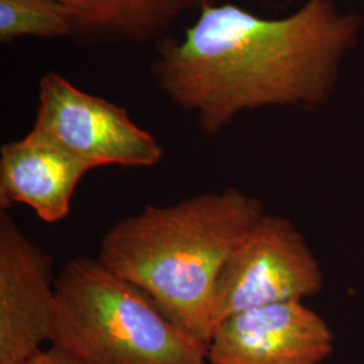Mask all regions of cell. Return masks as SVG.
Returning a JSON list of instances; mask_svg holds the SVG:
<instances>
[{"mask_svg":"<svg viewBox=\"0 0 364 364\" xmlns=\"http://www.w3.org/2000/svg\"><path fill=\"white\" fill-rule=\"evenodd\" d=\"M362 26L359 14L333 0H306L284 18L210 4L181 38L159 39L151 75L159 91L213 136L246 111L326 105Z\"/></svg>","mask_w":364,"mask_h":364,"instance_id":"cell-1","label":"cell"},{"mask_svg":"<svg viewBox=\"0 0 364 364\" xmlns=\"http://www.w3.org/2000/svg\"><path fill=\"white\" fill-rule=\"evenodd\" d=\"M263 213L259 198L234 186L147 205L103 235L97 259L208 346L212 299L224 263Z\"/></svg>","mask_w":364,"mask_h":364,"instance_id":"cell-2","label":"cell"},{"mask_svg":"<svg viewBox=\"0 0 364 364\" xmlns=\"http://www.w3.org/2000/svg\"><path fill=\"white\" fill-rule=\"evenodd\" d=\"M52 344L84 364H208L207 344L97 258L78 255L57 275Z\"/></svg>","mask_w":364,"mask_h":364,"instance_id":"cell-3","label":"cell"},{"mask_svg":"<svg viewBox=\"0 0 364 364\" xmlns=\"http://www.w3.org/2000/svg\"><path fill=\"white\" fill-rule=\"evenodd\" d=\"M323 287V269L302 232L287 218L263 213L224 263L210 308L213 331L234 314L304 302Z\"/></svg>","mask_w":364,"mask_h":364,"instance_id":"cell-4","label":"cell"},{"mask_svg":"<svg viewBox=\"0 0 364 364\" xmlns=\"http://www.w3.org/2000/svg\"><path fill=\"white\" fill-rule=\"evenodd\" d=\"M93 170L100 166L151 168L164 147L139 127L126 108L78 90L48 72L39 80L38 108L31 129Z\"/></svg>","mask_w":364,"mask_h":364,"instance_id":"cell-5","label":"cell"},{"mask_svg":"<svg viewBox=\"0 0 364 364\" xmlns=\"http://www.w3.org/2000/svg\"><path fill=\"white\" fill-rule=\"evenodd\" d=\"M55 281L52 255L0 209V364H26L52 344Z\"/></svg>","mask_w":364,"mask_h":364,"instance_id":"cell-6","label":"cell"},{"mask_svg":"<svg viewBox=\"0 0 364 364\" xmlns=\"http://www.w3.org/2000/svg\"><path fill=\"white\" fill-rule=\"evenodd\" d=\"M333 351L326 320L302 301L237 313L212 333L208 364H321Z\"/></svg>","mask_w":364,"mask_h":364,"instance_id":"cell-7","label":"cell"},{"mask_svg":"<svg viewBox=\"0 0 364 364\" xmlns=\"http://www.w3.org/2000/svg\"><path fill=\"white\" fill-rule=\"evenodd\" d=\"M91 169L30 131L0 149V209H33L41 220H64L78 183Z\"/></svg>","mask_w":364,"mask_h":364,"instance_id":"cell-8","label":"cell"},{"mask_svg":"<svg viewBox=\"0 0 364 364\" xmlns=\"http://www.w3.org/2000/svg\"><path fill=\"white\" fill-rule=\"evenodd\" d=\"M77 16V42L144 43L168 36L177 15L161 0H58Z\"/></svg>","mask_w":364,"mask_h":364,"instance_id":"cell-9","label":"cell"},{"mask_svg":"<svg viewBox=\"0 0 364 364\" xmlns=\"http://www.w3.org/2000/svg\"><path fill=\"white\" fill-rule=\"evenodd\" d=\"M77 16L58 0H0V42L23 37L77 41Z\"/></svg>","mask_w":364,"mask_h":364,"instance_id":"cell-10","label":"cell"},{"mask_svg":"<svg viewBox=\"0 0 364 364\" xmlns=\"http://www.w3.org/2000/svg\"><path fill=\"white\" fill-rule=\"evenodd\" d=\"M26 364H84L64 348L50 344L49 348H43Z\"/></svg>","mask_w":364,"mask_h":364,"instance_id":"cell-11","label":"cell"},{"mask_svg":"<svg viewBox=\"0 0 364 364\" xmlns=\"http://www.w3.org/2000/svg\"><path fill=\"white\" fill-rule=\"evenodd\" d=\"M161 1L177 16L183 11H189V10L200 11L205 6L219 3V0H161Z\"/></svg>","mask_w":364,"mask_h":364,"instance_id":"cell-12","label":"cell"}]
</instances>
